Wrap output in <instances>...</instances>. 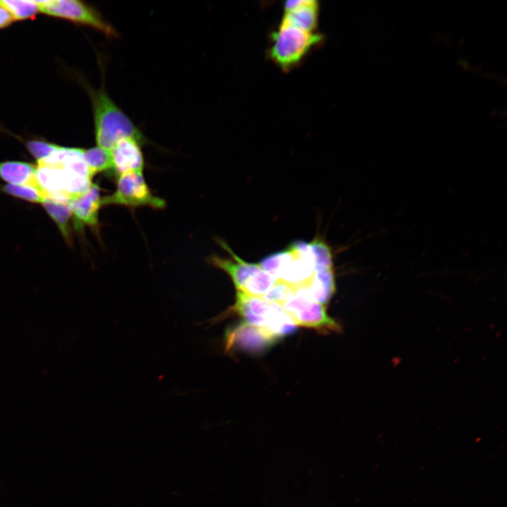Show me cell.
<instances>
[{
  "mask_svg": "<svg viewBox=\"0 0 507 507\" xmlns=\"http://www.w3.org/2000/svg\"><path fill=\"white\" fill-rule=\"evenodd\" d=\"M294 293V289L286 283L277 281L269 291L262 297L270 301L282 305Z\"/></svg>",
  "mask_w": 507,
  "mask_h": 507,
  "instance_id": "20",
  "label": "cell"
},
{
  "mask_svg": "<svg viewBox=\"0 0 507 507\" xmlns=\"http://www.w3.org/2000/svg\"><path fill=\"white\" fill-rule=\"evenodd\" d=\"M0 4L10 12L15 20L31 18L39 11L35 1L1 0Z\"/></svg>",
  "mask_w": 507,
  "mask_h": 507,
  "instance_id": "18",
  "label": "cell"
},
{
  "mask_svg": "<svg viewBox=\"0 0 507 507\" xmlns=\"http://www.w3.org/2000/svg\"><path fill=\"white\" fill-rule=\"evenodd\" d=\"M25 146L37 162L45 159L60 147L58 145L42 140L27 141Z\"/></svg>",
  "mask_w": 507,
  "mask_h": 507,
  "instance_id": "21",
  "label": "cell"
},
{
  "mask_svg": "<svg viewBox=\"0 0 507 507\" xmlns=\"http://www.w3.org/2000/svg\"><path fill=\"white\" fill-rule=\"evenodd\" d=\"M142 144L132 137L118 140L110 149L112 170L116 175L142 172L144 165Z\"/></svg>",
  "mask_w": 507,
  "mask_h": 507,
  "instance_id": "11",
  "label": "cell"
},
{
  "mask_svg": "<svg viewBox=\"0 0 507 507\" xmlns=\"http://www.w3.org/2000/svg\"><path fill=\"white\" fill-rule=\"evenodd\" d=\"M218 243L231 258L212 255L208 258V262L230 277L236 291L263 297L277 282L258 264L248 263L239 258L224 241L219 239Z\"/></svg>",
  "mask_w": 507,
  "mask_h": 507,
  "instance_id": "4",
  "label": "cell"
},
{
  "mask_svg": "<svg viewBox=\"0 0 507 507\" xmlns=\"http://www.w3.org/2000/svg\"><path fill=\"white\" fill-rule=\"evenodd\" d=\"M227 311L234 312L244 323L265 329L277 338L292 332L296 327L280 304L239 291Z\"/></svg>",
  "mask_w": 507,
  "mask_h": 507,
  "instance_id": "3",
  "label": "cell"
},
{
  "mask_svg": "<svg viewBox=\"0 0 507 507\" xmlns=\"http://www.w3.org/2000/svg\"><path fill=\"white\" fill-rule=\"evenodd\" d=\"M101 204L121 205L130 208L149 206L163 209V199L153 194L146 184L142 172L130 173L118 177L115 192L101 199Z\"/></svg>",
  "mask_w": 507,
  "mask_h": 507,
  "instance_id": "8",
  "label": "cell"
},
{
  "mask_svg": "<svg viewBox=\"0 0 507 507\" xmlns=\"http://www.w3.org/2000/svg\"><path fill=\"white\" fill-rule=\"evenodd\" d=\"M84 158L93 176L96 173L112 170L110 152L101 147L96 146L84 149Z\"/></svg>",
  "mask_w": 507,
  "mask_h": 507,
  "instance_id": "16",
  "label": "cell"
},
{
  "mask_svg": "<svg viewBox=\"0 0 507 507\" xmlns=\"http://www.w3.org/2000/svg\"><path fill=\"white\" fill-rule=\"evenodd\" d=\"M88 92L98 146L110 151L115 143L125 137H132L141 144L146 143L144 136L111 99L104 86L96 91L89 88Z\"/></svg>",
  "mask_w": 507,
  "mask_h": 507,
  "instance_id": "2",
  "label": "cell"
},
{
  "mask_svg": "<svg viewBox=\"0 0 507 507\" xmlns=\"http://www.w3.org/2000/svg\"><path fill=\"white\" fill-rule=\"evenodd\" d=\"M37 166L22 161L0 162V178L12 184H32L35 186V175Z\"/></svg>",
  "mask_w": 507,
  "mask_h": 507,
  "instance_id": "13",
  "label": "cell"
},
{
  "mask_svg": "<svg viewBox=\"0 0 507 507\" xmlns=\"http://www.w3.org/2000/svg\"><path fill=\"white\" fill-rule=\"evenodd\" d=\"M308 250L314 272L324 269H332V253L325 242L315 239L308 243Z\"/></svg>",
  "mask_w": 507,
  "mask_h": 507,
  "instance_id": "17",
  "label": "cell"
},
{
  "mask_svg": "<svg viewBox=\"0 0 507 507\" xmlns=\"http://www.w3.org/2000/svg\"><path fill=\"white\" fill-rule=\"evenodd\" d=\"M84 149L61 148L51 165L38 164L35 182L45 198L68 202L92 185V174L84 158Z\"/></svg>",
  "mask_w": 507,
  "mask_h": 507,
  "instance_id": "1",
  "label": "cell"
},
{
  "mask_svg": "<svg viewBox=\"0 0 507 507\" xmlns=\"http://www.w3.org/2000/svg\"><path fill=\"white\" fill-rule=\"evenodd\" d=\"M49 215L56 224L65 241L72 243L70 220L72 213L68 202L60 201L46 197L41 203Z\"/></svg>",
  "mask_w": 507,
  "mask_h": 507,
  "instance_id": "14",
  "label": "cell"
},
{
  "mask_svg": "<svg viewBox=\"0 0 507 507\" xmlns=\"http://www.w3.org/2000/svg\"><path fill=\"white\" fill-rule=\"evenodd\" d=\"M323 39L320 33L280 24L277 30L271 34L269 56L280 68L287 71L298 65Z\"/></svg>",
  "mask_w": 507,
  "mask_h": 507,
  "instance_id": "5",
  "label": "cell"
},
{
  "mask_svg": "<svg viewBox=\"0 0 507 507\" xmlns=\"http://www.w3.org/2000/svg\"><path fill=\"white\" fill-rule=\"evenodd\" d=\"M305 288L315 300L325 305L335 291L332 269L315 271Z\"/></svg>",
  "mask_w": 507,
  "mask_h": 507,
  "instance_id": "15",
  "label": "cell"
},
{
  "mask_svg": "<svg viewBox=\"0 0 507 507\" xmlns=\"http://www.w3.org/2000/svg\"><path fill=\"white\" fill-rule=\"evenodd\" d=\"M42 13L85 25L102 32L107 37L118 36L116 30L94 7L77 0L35 1Z\"/></svg>",
  "mask_w": 507,
  "mask_h": 507,
  "instance_id": "7",
  "label": "cell"
},
{
  "mask_svg": "<svg viewBox=\"0 0 507 507\" xmlns=\"http://www.w3.org/2000/svg\"><path fill=\"white\" fill-rule=\"evenodd\" d=\"M2 191L11 196L32 203H42L45 198L42 191L32 184H7L2 187Z\"/></svg>",
  "mask_w": 507,
  "mask_h": 507,
  "instance_id": "19",
  "label": "cell"
},
{
  "mask_svg": "<svg viewBox=\"0 0 507 507\" xmlns=\"http://www.w3.org/2000/svg\"><path fill=\"white\" fill-rule=\"evenodd\" d=\"M14 20L10 12L0 4V28L8 26Z\"/></svg>",
  "mask_w": 507,
  "mask_h": 507,
  "instance_id": "22",
  "label": "cell"
},
{
  "mask_svg": "<svg viewBox=\"0 0 507 507\" xmlns=\"http://www.w3.org/2000/svg\"><path fill=\"white\" fill-rule=\"evenodd\" d=\"M284 13L280 25L314 32L318 20L319 5L315 0H290L284 5Z\"/></svg>",
  "mask_w": 507,
  "mask_h": 507,
  "instance_id": "12",
  "label": "cell"
},
{
  "mask_svg": "<svg viewBox=\"0 0 507 507\" xmlns=\"http://www.w3.org/2000/svg\"><path fill=\"white\" fill-rule=\"evenodd\" d=\"M281 306L296 326L325 334L341 330L339 323L327 315L325 306L315 300L305 287L295 289Z\"/></svg>",
  "mask_w": 507,
  "mask_h": 507,
  "instance_id": "6",
  "label": "cell"
},
{
  "mask_svg": "<svg viewBox=\"0 0 507 507\" xmlns=\"http://www.w3.org/2000/svg\"><path fill=\"white\" fill-rule=\"evenodd\" d=\"M277 338L265 329L244 322L227 330L224 344L227 351L243 350L255 353L269 347Z\"/></svg>",
  "mask_w": 507,
  "mask_h": 507,
  "instance_id": "9",
  "label": "cell"
},
{
  "mask_svg": "<svg viewBox=\"0 0 507 507\" xmlns=\"http://www.w3.org/2000/svg\"><path fill=\"white\" fill-rule=\"evenodd\" d=\"M99 187L92 183L82 195L68 201L74 227L80 231L88 226L99 231V211L101 204Z\"/></svg>",
  "mask_w": 507,
  "mask_h": 507,
  "instance_id": "10",
  "label": "cell"
}]
</instances>
